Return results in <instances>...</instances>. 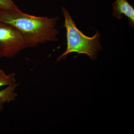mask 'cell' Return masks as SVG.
Here are the masks:
<instances>
[{
  "instance_id": "6da1fadb",
  "label": "cell",
  "mask_w": 134,
  "mask_h": 134,
  "mask_svg": "<svg viewBox=\"0 0 134 134\" xmlns=\"http://www.w3.org/2000/svg\"><path fill=\"white\" fill-rule=\"evenodd\" d=\"M59 18L34 16L21 10L0 9V21L17 29L26 39L29 47H34L48 41H57L59 34L55 28Z\"/></svg>"
},
{
  "instance_id": "7a4b0ae2",
  "label": "cell",
  "mask_w": 134,
  "mask_h": 134,
  "mask_svg": "<svg viewBox=\"0 0 134 134\" xmlns=\"http://www.w3.org/2000/svg\"><path fill=\"white\" fill-rule=\"evenodd\" d=\"M62 11L65 19L64 26L66 31L67 47L66 50L58 58L57 61H60L72 52L85 54L92 60L96 59L98 52L102 48L99 40L100 33L97 31L93 37L85 36L77 29L68 10L63 7Z\"/></svg>"
},
{
  "instance_id": "3957f363",
  "label": "cell",
  "mask_w": 134,
  "mask_h": 134,
  "mask_svg": "<svg viewBox=\"0 0 134 134\" xmlns=\"http://www.w3.org/2000/svg\"><path fill=\"white\" fill-rule=\"evenodd\" d=\"M28 47L26 39L17 29L0 21V59L14 58Z\"/></svg>"
},
{
  "instance_id": "277c9868",
  "label": "cell",
  "mask_w": 134,
  "mask_h": 134,
  "mask_svg": "<svg viewBox=\"0 0 134 134\" xmlns=\"http://www.w3.org/2000/svg\"><path fill=\"white\" fill-rule=\"evenodd\" d=\"M113 16L117 19H122V14L129 19V24L132 28L134 25V8L127 0H117L113 4Z\"/></svg>"
},
{
  "instance_id": "5b68a950",
  "label": "cell",
  "mask_w": 134,
  "mask_h": 134,
  "mask_svg": "<svg viewBox=\"0 0 134 134\" xmlns=\"http://www.w3.org/2000/svg\"><path fill=\"white\" fill-rule=\"evenodd\" d=\"M19 83L9 85L0 91V112L4 108L5 103H9L11 101H16L18 95L15 92L17 87Z\"/></svg>"
},
{
  "instance_id": "8992f818",
  "label": "cell",
  "mask_w": 134,
  "mask_h": 134,
  "mask_svg": "<svg viewBox=\"0 0 134 134\" xmlns=\"http://www.w3.org/2000/svg\"><path fill=\"white\" fill-rule=\"evenodd\" d=\"M16 82L15 74L14 73L12 72L7 75L0 68V87L14 85L16 83Z\"/></svg>"
},
{
  "instance_id": "52a82bcc",
  "label": "cell",
  "mask_w": 134,
  "mask_h": 134,
  "mask_svg": "<svg viewBox=\"0 0 134 134\" xmlns=\"http://www.w3.org/2000/svg\"><path fill=\"white\" fill-rule=\"evenodd\" d=\"M0 9L15 12L20 10L12 0H0Z\"/></svg>"
}]
</instances>
